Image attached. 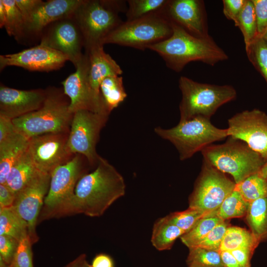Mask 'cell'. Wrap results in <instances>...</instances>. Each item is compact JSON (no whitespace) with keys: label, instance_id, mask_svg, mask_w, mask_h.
I'll list each match as a JSON object with an SVG mask.
<instances>
[{"label":"cell","instance_id":"6da1fadb","mask_svg":"<svg viewBox=\"0 0 267 267\" xmlns=\"http://www.w3.org/2000/svg\"><path fill=\"white\" fill-rule=\"evenodd\" d=\"M125 192L123 176L100 157L95 169L84 175L78 181L74 196L62 217L78 214L100 217Z\"/></svg>","mask_w":267,"mask_h":267},{"label":"cell","instance_id":"7a4b0ae2","mask_svg":"<svg viewBox=\"0 0 267 267\" xmlns=\"http://www.w3.org/2000/svg\"><path fill=\"white\" fill-rule=\"evenodd\" d=\"M171 24L172 35L147 47L158 53L171 70L180 72L188 63L195 61L213 66L228 59L226 52L210 35L197 37L180 26Z\"/></svg>","mask_w":267,"mask_h":267},{"label":"cell","instance_id":"3957f363","mask_svg":"<svg viewBox=\"0 0 267 267\" xmlns=\"http://www.w3.org/2000/svg\"><path fill=\"white\" fill-rule=\"evenodd\" d=\"M38 110L12 120L16 131L28 139L44 134L69 133L73 114L64 92L52 89Z\"/></svg>","mask_w":267,"mask_h":267},{"label":"cell","instance_id":"277c9868","mask_svg":"<svg viewBox=\"0 0 267 267\" xmlns=\"http://www.w3.org/2000/svg\"><path fill=\"white\" fill-rule=\"evenodd\" d=\"M178 87L181 93L179 121L196 117L210 119L221 106L237 97L231 85L201 83L185 76L180 77Z\"/></svg>","mask_w":267,"mask_h":267},{"label":"cell","instance_id":"5b68a950","mask_svg":"<svg viewBox=\"0 0 267 267\" xmlns=\"http://www.w3.org/2000/svg\"><path fill=\"white\" fill-rule=\"evenodd\" d=\"M221 144H211L201 152L203 160L223 173L230 174L237 184L259 172L266 161L242 141L228 136Z\"/></svg>","mask_w":267,"mask_h":267},{"label":"cell","instance_id":"8992f818","mask_svg":"<svg viewBox=\"0 0 267 267\" xmlns=\"http://www.w3.org/2000/svg\"><path fill=\"white\" fill-rule=\"evenodd\" d=\"M154 132L175 146L181 161L191 158L213 142L228 136L227 129L217 128L210 119L201 117L179 121L178 125L170 129L157 127Z\"/></svg>","mask_w":267,"mask_h":267},{"label":"cell","instance_id":"52a82bcc","mask_svg":"<svg viewBox=\"0 0 267 267\" xmlns=\"http://www.w3.org/2000/svg\"><path fill=\"white\" fill-rule=\"evenodd\" d=\"M125 2L123 0H82L73 15L83 34L84 47L103 44V40L123 22L119 13L126 11Z\"/></svg>","mask_w":267,"mask_h":267},{"label":"cell","instance_id":"ba28073f","mask_svg":"<svg viewBox=\"0 0 267 267\" xmlns=\"http://www.w3.org/2000/svg\"><path fill=\"white\" fill-rule=\"evenodd\" d=\"M171 23L162 12L123 22L103 41L104 45L113 44L145 50L168 38L172 34Z\"/></svg>","mask_w":267,"mask_h":267},{"label":"cell","instance_id":"9c48e42d","mask_svg":"<svg viewBox=\"0 0 267 267\" xmlns=\"http://www.w3.org/2000/svg\"><path fill=\"white\" fill-rule=\"evenodd\" d=\"M86 174L82 158L79 154L51 172L48 191L38 222L62 217L63 211L74 196L78 181Z\"/></svg>","mask_w":267,"mask_h":267},{"label":"cell","instance_id":"30bf717a","mask_svg":"<svg viewBox=\"0 0 267 267\" xmlns=\"http://www.w3.org/2000/svg\"><path fill=\"white\" fill-rule=\"evenodd\" d=\"M236 183L203 160L200 175L189 200V207L209 215L214 213L235 189Z\"/></svg>","mask_w":267,"mask_h":267},{"label":"cell","instance_id":"8fae6325","mask_svg":"<svg viewBox=\"0 0 267 267\" xmlns=\"http://www.w3.org/2000/svg\"><path fill=\"white\" fill-rule=\"evenodd\" d=\"M108 116L85 110L74 113L67 141L69 152L82 155L90 165H97L100 156L95 146Z\"/></svg>","mask_w":267,"mask_h":267},{"label":"cell","instance_id":"7c38bea8","mask_svg":"<svg viewBox=\"0 0 267 267\" xmlns=\"http://www.w3.org/2000/svg\"><path fill=\"white\" fill-rule=\"evenodd\" d=\"M75 67L76 71L62 82L64 93L69 99L70 112L74 114L85 110L109 115L102 96L97 95L90 85L89 59L86 53Z\"/></svg>","mask_w":267,"mask_h":267},{"label":"cell","instance_id":"4fadbf2b","mask_svg":"<svg viewBox=\"0 0 267 267\" xmlns=\"http://www.w3.org/2000/svg\"><path fill=\"white\" fill-rule=\"evenodd\" d=\"M40 37V44L62 53L75 67L84 57V39L73 15L51 23L44 29Z\"/></svg>","mask_w":267,"mask_h":267},{"label":"cell","instance_id":"5bb4252c","mask_svg":"<svg viewBox=\"0 0 267 267\" xmlns=\"http://www.w3.org/2000/svg\"><path fill=\"white\" fill-rule=\"evenodd\" d=\"M227 130L228 136L243 141L267 162V114L265 112L254 109L236 113L228 120Z\"/></svg>","mask_w":267,"mask_h":267},{"label":"cell","instance_id":"9a60e30c","mask_svg":"<svg viewBox=\"0 0 267 267\" xmlns=\"http://www.w3.org/2000/svg\"><path fill=\"white\" fill-rule=\"evenodd\" d=\"M69 133L44 134L29 139L28 152L37 169L51 174L73 157L67 148Z\"/></svg>","mask_w":267,"mask_h":267},{"label":"cell","instance_id":"2e32d148","mask_svg":"<svg viewBox=\"0 0 267 267\" xmlns=\"http://www.w3.org/2000/svg\"><path fill=\"white\" fill-rule=\"evenodd\" d=\"M50 175L40 172L16 195L13 208L27 223L28 236L33 244L39 240L36 226L48 191Z\"/></svg>","mask_w":267,"mask_h":267},{"label":"cell","instance_id":"e0dca14e","mask_svg":"<svg viewBox=\"0 0 267 267\" xmlns=\"http://www.w3.org/2000/svg\"><path fill=\"white\" fill-rule=\"evenodd\" d=\"M164 16L192 35L209 36L205 3L201 0H169L163 12Z\"/></svg>","mask_w":267,"mask_h":267},{"label":"cell","instance_id":"ac0fdd59","mask_svg":"<svg viewBox=\"0 0 267 267\" xmlns=\"http://www.w3.org/2000/svg\"><path fill=\"white\" fill-rule=\"evenodd\" d=\"M68 57L62 53L41 44L20 52L0 55V69L14 66L29 71L48 72L61 68Z\"/></svg>","mask_w":267,"mask_h":267},{"label":"cell","instance_id":"d6986e66","mask_svg":"<svg viewBox=\"0 0 267 267\" xmlns=\"http://www.w3.org/2000/svg\"><path fill=\"white\" fill-rule=\"evenodd\" d=\"M46 95V89L20 90L0 85V115L13 120L36 111Z\"/></svg>","mask_w":267,"mask_h":267},{"label":"cell","instance_id":"ffe728a7","mask_svg":"<svg viewBox=\"0 0 267 267\" xmlns=\"http://www.w3.org/2000/svg\"><path fill=\"white\" fill-rule=\"evenodd\" d=\"M82 0L42 1L25 20V35L40 36L51 23L73 15Z\"/></svg>","mask_w":267,"mask_h":267},{"label":"cell","instance_id":"44dd1931","mask_svg":"<svg viewBox=\"0 0 267 267\" xmlns=\"http://www.w3.org/2000/svg\"><path fill=\"white\" fill-rule=\"evenodd\" d=\"M89 62V79L91 87L98 95L101 82L106 77L121 76L123 71L119 65L103 49L102 44H94L84 47Z\"/></svg>","mask_w":267,"mask_h":267},{"label":"cell","instance_id":"7402d4cb","mask_svg":"<svg viewBox=\"0 0 267 267\" xmlns=\"http://www.w3.org/2000/svg\"><path fill=\"white\" fill-rule=\"evenodd\" d=\"M29 139L17 132L0 141V184L5 183L15 162L26 151Z\"/></svg>","mask_w":267,"mask_h":267},{"label":"cell","instance_id":"603a6c76","mask_svg":"<svg viewBox=\"0 0 267 267\" xmlns=\"http://www.w3.org/2000/svg\"><path fill=\"white\" fill-rule=\"evenodd\" d=\"M40 173L27 150L12 167L5 184L16 195Z\"/></svg>","mask_w":267,"mask_h":267},{"label":"cell","instance_id":"cb8c5ba5","mask_svg":"<svg viewBox=\"0 0 267 267\" xmlns=\"http://www.w3.org/2000/svg\"><path fill=\"white\" fill-rule=\"evenodd\" d=\"M185 232L166 218H159L154 223L152 232L151 242L158 251L170 249L175 240L180 237Z\"/></svg>","mask_w":267,"mask_h":267},{"label":"cell","instance_id":"d4e9b609","mask_svg":"<svg viewBox=\"0 0 267 267\" xmlns=\"http://www.w3.org/2000/svg\"><path fill=\"white\" fill-rule=\"evenodd\" d=\"M6 235L20 241L28 236L27 223L13 207L0 209V235Z\"/></svg>","mask_w":267,"mask_h":267},{"label":"cell","instance_id":"484cf974","mask_svg":"<svg viewBox=\"0 0 267 267\" xmlns=\"http://www.w3.org/2000/svg\"><path fill=\"white\" fill-rule=\"evenodd\" d=\"M247 220L252 233L259 241L267 237V197L249 204Z\"/></svg>","mask_w":267,"mask_h":267},{"label":"cell","instance_id":"4316f807","mask_svg":"<svg viewBox=\"0 0 267 267\" xmlns=\"http://www.w3.org/2000/svg\"><path fill=\"white\" fill-rule=\"evenodd\" d=\"M99 89L106 107L110 113L127 96L121 76L105 78L101 82Z\"/></svg>","mask_w":267,"mask_h":267},{"label":"cell","instance_id":"83f0119b","mask_svg":"<svg viewBox=\"0 0 267 267\" xmlns=\"http://www.w3.org/2000/svg\"><path fill=\"white\" fill-rule=\"evenodd\" d=\"M259 242L252 232L239 227H228L222 240L219 252H230L243 248L255 250Z\"/></svg>","mask_w":267,"mask_h":267},{"label":"cell","instance_id":"f1b7e54d","mask_svg":"<svg viewBox=\"0 0 267 267\" xmlns=\"http://www.w3.org/2000/svg\"><path fill=\"white\" fill-rule=\"evenodd\" d=\"M222 221L215 213L204 216L199 219L190 229L184 233L180 237V239L188 248L194 247Z\"/></svg>","mask_w":267,"mask_h":267},{"label":"cell","instance_id":"f546056e","mask_svg":"<svg viewBox=\"0 0 267 267\" xmlns=\"http://www.w3.org/2000/svg\"><path fill=\"white\" fill-rule=\"evenodd\" d=\"M235 189L250 204L258 199L267 197V178L258 172L236 184Z\"/></svg>","mask_w":267,"mask_h":267},{"label":"cell","instance_id":"4dcf8cb0","mask_svg":"<svg viewBox=\"0 0 267 267\" xmlns=\"http://www.w3.org/2000/svg\"><path fill=\"white\" fill-rule=\"evenodd\" d=\"M169 0H128L126 21H132L163 12Z\"/></svg>","mask_w":267,"mask_h":267},{"label":"cell","instance_id":"1f68e13d","mask_svg":"<svg viewBox=\"0 0 267 267\" xmlns=\"http://www.w3.org/2000/svg\"><path fill=\"white\" fill-rule=\"evenodd\" d=\"M249 203L235 189L224 200L215 212L222 220L241 217L247 214Z\"/></svg>","mask_w":267,"mask_h":267},{"label":"cell","instance_id":"d6a6232c","mask_svg":"<svg viewBox=\"0 0 267 267\" xmlns=\"http://www.w3.org/2000/svg\"><path fill=\"white\" fill-rule=\"evenodd\" d=\"M245 47L248 59L267 83V43L258 35Z\"/></svg>","mask_w":267,"mask_h":267},{"label":"cell","instance_id":"836d02e7","mask_svg":"<svg viewBox=\"0 0 267 267\" xmlns=\"http://www.w3.org/2000/svg\"><path fill=\"white\" fill-rule=\"evenodd\" d=\"M234 24L243 35L245 46L249 44L258 35L254 7L252 0H246Z\"/></svg>","mask_w":267,"mask_h":267},{"label":"cell","instance_id":"e575fe53","mask_svg":"<svg viewBox=\"0 0 267 267\" xmlns=\"http://www.w3.org/2000/svg\"><path fill=\"white\" fill-rule=\"evenodd\" d=\"M7 12L4 28L7 34L20 41L26 37L24 18L17 6L15 0H1Z\"/></svg>","mask_w":267,"mask_h":267},{"label":"cell","instance_id":"d590c367","mask_svg":"<svg viewBox=\"0 0 267 267\" xmlns=\"http://www.w3.org/2000/svg\"><path fill=\"white\" fill-rule=\"evenodd\" d=\"M188 249V267H224L219 251L199 247Z\"/></svg>","mask_w":267,"mask_h":267},{"label":"cell","instance_id":"8d00e7d4","mask_svg":"<svg viewBox=\"0 0 267 267\" xmlns=\"http://www.w3.org/2000/svg\"><path fill=\"white\" fill-rule=\"evenodd\" d=\"M206 216L207 215L189 207L186 210L172 213L166 217L171 223L186 232L190 229L199 219Z\"/></svg>","mask_w":267,"mask_h":267},{"label":"cell","instance_id":"74e56055","mask_svg":"<svg viewBox=\"0 0 267 267\" xmlns=\"http://www.w3.org/2000/svg\"><path fill=\"white\" fill-rule=\"evenodd\" d=\"M227 227V223L222 221L194 247L219 251L222 240Z\"/></svg>","mask_w":267,"mask_h":267},{"label":"cell","instance_id":"f35d334b","mask_svg":"<svg viewBox=\"0 0 267 267\" xmlns=\"http://www.w3.org/2000/svg\"><path fill=\"white\" fill-rule=\"evenodd\" d=\"M32 245L29 236L22 239L19 242L13 260L8 267H34Z\"/></svg>","mask_w":267,"mask_h":267},{"label":"cell","instance_id":"ab89813d","mask_svg":"<svg viewBox=\"0 0 267 267\" xmlns=\"http://www.w3.org/2000/svg\"><path fill=\"white\" fill-rule=\"evenodd\" d=\"M19 244V241L11 236L0 235V260L2 261L7 267L13 260Z\"/></svg>","mask_w":267,"mask_h":267},{"label":"cell","instance_id":"60d3db41","mask_svg":"<svg viewBox=\"0 0 267 267\" xmlns=\"http://www.w3.org/2000/svg\"><path fill=\"white\" fill-rule=\"evenodd\" d=\"M257 20L258 34L262 36L267 28V0H252Z\"/></svg>","mask_w":267,"mask_h":267},{"label":"cell","instance_id":"b9f144b4","mask_svg":"<svg viewBox=\"0 0 267 267\" xmlns=\"http://www.w3.org/2000/svg\"><path fill=\"white\" fill-rule=\"evenodd\" d=\"M246 1V0H223V13L226 18L235 23Z\"/></svg>","mask_w":267,"mask_h":267},{"label":"cell","instance_id":"7bdbcfd3","mask_svg":"<svg viewBox=\"0 0 267 267\" xmlns=\"http://www.w3.org/2000/svg\"><path fill=\"white\" fill-rule=\"evenodd\" d=\"M16 195L6 184H0V209L13 206Z\"/></svg>","mask_w":267,"mask_h":267},{"label":"cell","instance_id":"ee69618b","mask_svg":"<svg viewBox=\"0 0 267 267\" xmlns=\"http://www.w3.org/2000/svg\"><path fill=\"white\" fill-rule=\"evenodd\" d=\"M254 249L249 248H239L230 251L242 267H250V259Z\"/></svg>","mask_w":267,"mask_h":267},{"label":"cell","instance_id":"f6af8a7d","mask_svg":"<svg viewBox=\"0 0 267 267\" xmlns=\"http://www.w3.org/2000/svg\"><path fill=\"white\" fill-rule=\"evenodd\" d=\"M16 132L12 120L0 115V141L11 136Z\"/></svg>","mask_w":267,"mask_h":267},{"label":"cell","instance_id":"bcb514c9","mask_svg":"<svg viewBox=\"0 0 267 267\" xmlns=\"http://www.w3.org/2000/svg\"><path fill=\"white\" fill-rule=\"evenodd\" d=\"M41 1V0H15L24 20L30 16Z\"/></svg>","mask_w":267,"mask_h":267},{"label":"cell","instance_id":"7dc6e473","mask_svg":"<svg viewBox=\"0 0 267 267\" xmlns=\"http://www.w3.org/2000/svg\"><path fill=\"white\" fill-rule=\"evenodd\" d=\"M91 267H114L112 258L107 254H99L93 259Z\"/></svg>","mask_w":267,"mask_h":267},{"label":"cell","instance_id":"c3c4849f","mask_svg":"<svg viewBox=\"0 0 267 267\" xmlns=\"http://www.w3.org/2000/svg\"><path fill=\"white\" fill-rule=\"evenodd\" d=\"M224 267H242L229 251H220Z\"/></svg>","mask_w":267,"mask_h":267},{"label":"cell","instance_id":"681fc988","mask_svg":"<svg viewBox=\"0 0 267 267\" xmlns=\"http://www.w3.org/2000/svg\"><path fill=\"white\" fill-rule=\"evenodd\" d=\"M7 12L1 0H0V27H4L6 20Z\"/></svg>","mask_w":267,"mask_h":267},{"label":"cell","instance_id":"f907efd6","mask_svg":"<svg viewBox=\"0 0 267 267\" xmlns=\"http://www.w3.org/2000/svg\"><path fill=\"white\" fill-rule=\"evenodd\" d=\"M86 255L82 254L68 264L65 267H80L83 261L86 259Z\"/></svg>","mask_w":267,"mask_h":267},{"label":"cell","instance_id":"816d5d0a","mask_svg":"<svg viewBox=\"0 0 267 267\" xmlns=\"http://www.w3.org/2000/svg\"><path fill=\"white\" fill-rule=\"evenodd\" d=\"M259 173L262 177L267 178V162L259 172Z\"/></svg>","mask_w":267,"mask_h":267},{"label":"cell","instance_id":"f5cc1de1","mask_svg":"<svg viewBox=\"0 0 267 267\" xmlns=\"http://www.w3.org/2000/svg\"><path fill=\"white\" fill-rule=\"evenodd\" d=\"M80 267H91V265H89L86 259H85L82 262V263L81 264V266Z\"/></svg>","mask_w":267,"mask_h":267},{"label":"cell","instance_id":"db71d44e","mask_svg":"<svg viewBox=\"0 0 267 267\" xmlns=\"http://www.w3.org/2000/svg\"><path fill=\"white\" fill-rule=\"evenodd\" d=\"M263 39L265 40L266 42L267 43V28L266 30H265L264 34L262 35Z\"/></svg>","mask_w":267,"mask_h":267}]
</instances>
